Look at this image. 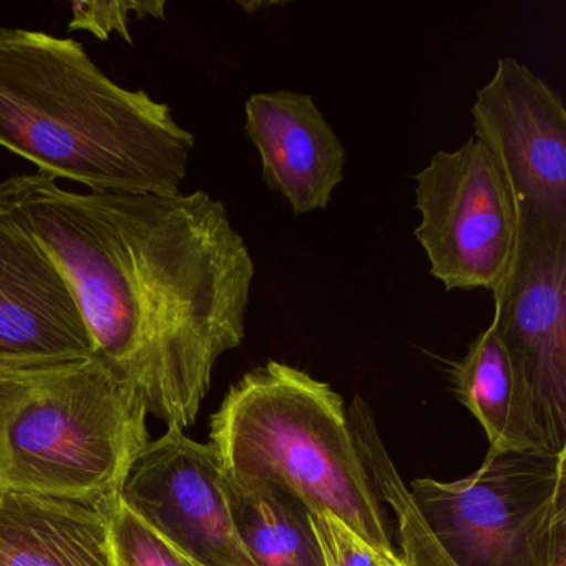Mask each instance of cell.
I'll return each instance as SVG.
<instances>
[{
    "instance_id": "obj_17",
    "label": "cell",
    "mask_w": 566,
    "mask_h": 566,
    "mask_svg": "<svg viewBox=\"0 0 566 566\" xmlns=\"http://www.w3.org/2000/svg\"><path fill=\"white\" fill-rule=\"evenodd\" d=\"M311 530L319 548L323 566H384L387 562L373 546L367 545L346 523L331 513H310ZM400 563V562H399Z\"/></svg>"
},
{
    "instance_id": "obj_15",
    "label": "cell",
    "mask_w": 566,
    "mask_h": 566,
    "mask_svg": "<svg viewBox=\"0 0 566 566\" xmlns=\"http://www.w3.org/2000/svg\"><path fill=\"white\" fill-rule=\"evenodd\" d=\"M347 416L377 496L380 502H386L396 515L397 542L400 548L397 555L403 565L455 566L420 516L410 496L409 486L403 482L380 439L369 403L357 396L347 409Z\"/></svg>"
},
{
    "instance_id": "obj_4",
    "label": "cell",
    "mask_w": 566,
    "mask_h": 566,
    "mask_svg": "<svg viewBox=\"0 0 566 566\" xmlns=\"http://www.w3.org/2000/svg\"><path fill=\"white\" fill-rule=\"evenodd\" d=\"M140 397L95 356L0 373V486L104 500L120 495L150 442Z\"/></svg>"
},
{
    "instance_id": "obj_7",
    "label": "cell",
    "mask_w": 566,
    "mask_h": 566,
    "mask_svg": "<svg viewBox=\"0 0 566 566\" xmlns=\"http://www.w3.org/2000/svg\"><path fill=\"white\" fill-rule=\"evenodd\" d=\"M493 321L552 452L566 450V230L518 220Z\"/></svg>"
},
{
    "instance_id": "obj_10",
    "label": "cell",
    "mask_w": 566,
    "mask_h": 566,
    "mask_svg": "<svg viewBox=\"0 0 566 566\" xmlns=\"http://www.w3.org/2000/svg\"><path fill=\"white\" fill-rule=\"evenodd\" d=\"M95 356L81 304L61 268L24 231L0 220V373Z\"/></svg>"
},
{
    "instance_id": "obj_13",
    "label": "cell",
    "mask_w": 566,
    "mask_h": 566,
    "mask_svg": "<svg viewBox=\"0 0 566 566\" xmlns=\"http://www.w3.org/2000/svg\"><path fill=\"white\" fill-rule=\"evenodd\" d=\"M450 382L457 399L485 430L489 450H548L493 326L480 333L453 364Z\"/></svg>"
},
{
    "instance_id": "obj_16",
    "label": "cell",
    "mask_w": 566,
    "mask_h": 566,
    "mask_svg": "<svg viewBox=\"0 0 566 566\" xmlns=\"http://www.w3.org/2000/svg\"><path fill=\"white\" fill-rule=\"evenodd\" d=\"M112 538L117 566H191L174 546L138 518L120 496L112 506Z\"/></svg>"
},
{
    "instance_id": "obj_14",
    "label": "cell",
    "mask_w": 566,
    "mask_h": 566,
    "mask_svg": "<svg viewBox=\"0 0 566 566\" xmlns=\"http://www.w3.org/2000/svg\"><path fill=\"white\" fill-rule=\"evenodd\" d=\"M223 479L238 535L256 566H323L307 510L270 486L237 485Z\"/></svg>"
},
{
    "instance_id": "obj_18",
    "label": "cell",
    "mask_w": 566,
    "mask_h": 566,
    "mask_svg": "<svg viewBox=\"0 0 566 566\" xmlns=\"http://www.w3.org/2000/svg\"><path fill=\"white\" fill-rule=\"evenodd\" d=\"M165 2H74L69 31H87L101 41H107L114 32L132 44L128 34L130 14L138 18H165Z\"/></svg>"
},
{
    "instance_id": "obj_11",
    "label": "cell",
    "mask_w": 566,
    "mask_h": 566,
    "mask_svg": "<svg viewBox=\"0 0 566 566\" xmlns=\"http://www.w3.org/2000/svg\"><path fill=\"white\" fill-rule=\"evenodd\" d=\"M247 137L263 167V180L296 217L326 210L343 184L346 148L313 97L264 92L248 98Z\"/></svg>"
},
{
    "instance_id": "obj_12",
    "label": "cell",
    "mask_w": 566,
    "mask_h": 566,
    "mask_svg": "<svg viewBox=\"0 0 566 566\" xmlns=\"http://www.w3.org/2000/svg\"><path fill=\"white\" fill-rule=\"evenodd\" d=\"M118 496L65 499L0 486V566H117Z\"/></svg>"
},
{
    "instance_id": "obj_1",
    "label": "cell",
    "mask_w": 566,
    "mask_h": 566,
    "mask_svg": "<svg viewBox=\"0 0 566 566\" xmlns=\"http://www.w3.org/2000/svg\"><path fill=\"white\" fill-rule=\"evenodd\" d=\"M0 220L71 283L97 356L168 429L197 422L214 364L247 334L254 263L223 201L0 181Z\"/></svg>"
},
{
    "instance_id": "obj_2",
    "label": "cell",
    "mask_w": 566,
    "mask_h": 566,
    "mask_svg": "<svg viewBox=\"0 0 566 566\" xmlns=\"http://www.w3.org/2000/svg\"><path fill=\"white\" fill-rule=\"evenodd\" d=\"M0 147L91 191L178 195L195 137L167 104L111 81L78 42L0 28Z\"/></svg>"
},
{
    "instance_id": "obj_5",
    "label": "cell",
    "mask_w": 566,
    "mask_h": 566,
    "mask_svg": "<svg viewBox=\"0 0 566 566\" xmlns=\"http://www.w3.org/2000/svg\"><path fill=\"white\" fill-rule=\"evenodd\" d=\"M409 492L455 566H566V450H489L465 479Z\"/></svg>"
},
{
    "instance_id": "obj_9",
    "label": "cell",
    "mask_w": 566,
    "mask_h": 566,
    "mask_svg": "<svg viewBox=\"0 0 566 566\" xmlns=\"http://www.w3.org/2000/svg\"><path fill=\"white\" fill-rule=\"evenodd\" d=\"M120 499L191 566H256L234 526L213 450L184 430L148 442Z\"/></svg>"
},
{
    "instance_id": "obj_6",
    "label": "cell",
    "mask_w": 566,
    "mask_h": 566,
    "mask_svg": "<svg viewBox=\"0 0 566 566\" xmlns=\"http://www.w3.org/2000/svg\"><path fill=\"white\" fill-rule=\"evenodd\" d=\"M417 241L443 290L493 291L518 240L515 201L482 142L437 151L416 175Z\"/></svg>"
},
{
    "instance_id": "obj_3",
    "label": "cell",
    "mask_w": 566,
    "mask_h": 566,
    "mask_svg": "<svg viewBox=\"0 0 566 566\" xmlns=\"http://www.w3.org/2000/svg\"><path fill=\"white\" fill-rule=\"evenodd\" d=\"M208 446L224 479L331 513L387 562H400L343 397L329 384L268 360L231 387L211 417Z\"/></svg>"
},
{
    "instance_id": "obj_8",
    "label": "cell",
    "mask_w": 566,
    "mask_h": 566,
    "mask_svg": "<svg viewBox=\"0 0 566 566\" xmlns=\"http://www.w3.org/2000/svg\"><path fill=\"white\" fill-rule=\"evenodd\" d=\"M473 138L502 174L518 220L566 230V108L532 69L496 62L472 107Z\"/></svg>"
},
{
    "instance_id": "obj_19",
    "label": "cell",
    "mask_w": 566,
    "mask_h": 566,
    "mask_svg": "<svg viewBox=\"0 0 566 566\" xmlns=\"http://www.w3.org/2000/svg\"><path fill=\"white\" fill-rule=\"evenodd\" d=\"M384 566H406V565H403L402 559H400V563H397V565H384Z\"/></svg>"
}]
</instances>
